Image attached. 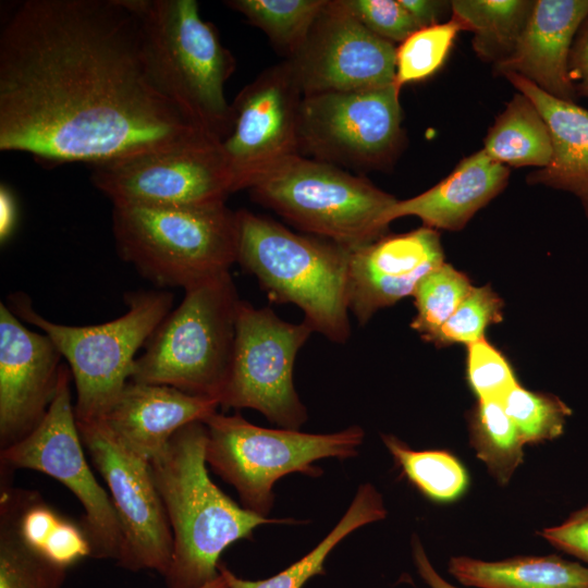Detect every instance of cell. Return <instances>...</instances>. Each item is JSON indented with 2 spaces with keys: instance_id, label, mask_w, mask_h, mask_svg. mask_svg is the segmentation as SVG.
<instances>
[{
  "instance_id": "1",
  "label": "cell",
  "mask_w": 588,
  "mask_h": 588,
  "mask_svg": "<svg viewBox=\"0 0 588 588\" xmlns=\"http://www.w3.org/2000/svg\"><path fill=\"white\" fill-rule=\"evenodd\" d=\"M198 132L150 82L127 0H23L7 11L0 30L2 151L52 166L93 164Z\"/></svg>"
},
{
  "instance_id": "2",
  "label": "cell",
  "mask_w": 588,
  "mask_h": 588,
  "mask_svg": "<svg viewBox=\"0 0 588 588\" xmlns=\"http://www.w3.org/2000/svg\"><path fill=\"white\" fill-rule=\"evenodd\" d=\"M207 427L194 421L177 430L150 461L156 488L173 537L168 588H200L216 580L219 559L232 543L252 539L265 524L294 523L258 515L235 503L210 479Z\"/></svg>"
},
{
  "instance_id": "3",
  "label": "cell",
  "mask_w": 588,
  "mask_h": 588,
  "mask_svg": "<svg viewBox=\"0 0 588 588\" xmlns=\"http://www.w3.org/2000/svg\"><path fill=\"white\" fill-rule=\"evenodd\" d=\"M154 87L196 127L222 140L232 125L224 86L235 69L216 26L195 0H127Z\"/></svg>"
},
{
  "instance_id": "4",
  "label": "cell",
  "mask_w": 588,
  "mask_h": 588,
  "mask_svg": "<svg viewBox=\"0 0 588 588\" xmlns=\"http://www.w3.org/2000/svg\"><path fill=\"white\" fill-rule=\"evenodd\" d=\"M237 261L275 303L304 313L314 332L334 343L351 334L347 302L350 250L292 232L270 218L236 211Z\"/></svg>"
},
{
  "instance_id": "5",
  "label": "cell",
  "mask_w": 588,
  "mask_h": 588,
  "mask_svg": "<svg viewBox=\"0 0 588 588\" xmlns=\"http://www.w3.org/2000/svg\"><path fill=\"white\" fill-rule=\"evenodd\" d=\"M241 299L230 272L184 290L137 356L130 381L173 387L218 403L229 380Z\"/></svg>"
},
{
  "instance_id": "6",
  "label": "cell",
  "mask_w": 588,
  "mask_h": 588,
  "mask_svg": "<svg viewBox=\"0 0 588 588\" xmlns=\"http://www.w3.org/2000/svg\"><path fill=\"white\" fill-rule=\"evenodd\" d=\"M120 258L159 287L183 290L230 272L237 261V218L225 203L186 208L113 206Z\"/></svg>"
},
{
  "instance_id": "7",
  "label": "cell",
  "mask_w": 588,
  "mask_h": 588,
  "mask_svg": "<svg viewBox=\"0 0 588 588\" xmlns=\"http://www.w3.org/2000/svg\"><path fill=\"white\" fill-rule=\"evenodd\" d=\"M127 310L96 326H68L38 314L28 296L14 293L8 307L40 329L66 360L76 389V421L101 419L130 381L136 354L171 313L173 295L166 291L126 293Z\"/></svg>"
},
{
  "instance_id": "8",
  "label": "cell",
  "mask_w": 588,
  "mask_h": 588,
  "mask_svg": "<svg viewBox=\"0 0 588 588\" xmlns=\"http://www.w3.org/2000/svg\"><path fill=\"white\" fill-rule=\"evenodd\" d=\"M249 192L298 230L350 252L385 234L397 201L362 176L301 155L273 168Z\"/></svg>"
},
{
  "instance_id": "9",
  "label": "cell",
  "mask_w": 588,
  "mask_h": 588,
  "mask_svg": "<svg viewBox=\"0 0 588 588\" xmlns=\"http://www.w3.org/2000/svg\"><path fill=\"white\" fill-rule=\"evenodd\" d=\"M203 422L207 427V464L235 488L242 506L265 517L273 506L275 481L292 473L319 477L316 461L353 457L365 437L359 426L333 433H306L262 428L240 415L217 412Z\"/></svg>"
},
{
  "instance_id": "10",
  "label": "cell",
  "mask_w": 588,
  "mask_h": 588,
  "mask_svg": "<svg viewBox=\"0 0 588 588\" xmlns=\"http://www.w3.org/2000/svg\"><path fill=\"white\" fill-rule=\"evenodd\" d=\"M299 155L355 171L390 169L405 143L400 89L383 87L303 96Z\"/></svg>"
},
{
  "instance_id": "11",
  "label": "cell",
  "mask_w": 588,
  "mask_h": 588,
  "mask_svg": "<svg viewBox=\"0 0 588 588\" xmlns=\"http://www.w3.org/2000/svg\"><path fill=\"white\" fill-rule=\"evenodd\" d=\"M89 166L93 184L113 206L199 207L225 203L233 193L221 140L205 132Z\"/></svg>"
},
{
  "instance_id": "12",
  "label": "cell",
  "mask_w": 588,
  "mask_h": 588,
  "mask_svg": "<svg viewBox=\"0 0 588 588\" xmlns=\"http://www.w3.org/2000/svg\"><path fill=\"white\" fill-rule=\"evenodd\" d=\"M72 373L63 364L57 394L39 425L17 443L0 453L4 469H32L63 483L79 501L81 527L94 559L119 561L123 534L111 497L91 473L83 451L74 403Z\"/></svg>"
},
{
  "instance_id": "13",
  "label": "cell",
  "mask_w": 588,
  "mask_h": 588,
  "mask_svg": "<svg viewBox=\"0 0 588 588\" xmlns=\"http://www.w3.org/2000/svg\"><path fill=\"white\" fill-rule=\"evenodd\" d=\"M313 332L306 321L286 322L269 307L241 301L231 371L219 406L252 408L272 424L298 430L307 411L295 390L293 368Z\"/></svg>"
},
{
  "instance_id": "14",
  "label": "cell",
  "mask_w": 588,
  "mask_h": 588,
  "mask_svg": "<svg viewBox=\"0 0 588 588\" xmlns=\"http://www.w3.org/2000/svg\"><path fill=\"white\" fill-rule=\"evenodd\" d=\"M83 445L108 486L123 534L117 564L163 577L172 561L173 537L156 488L150 461L122 445L100 420L76 421Z\"/></svg>"
},
{
  "instance_id": "15",
  "label": "cell",
  "mask_w": 588,
  "mask_h": 588,
  "mask_svg": "<svg viewBox=\"0 0 588 588\" xmlns=\"http://www.w3.org/2000/svg\"><path fill=\"white\" fill-rule=\"evenodd\" d=\"M303 94L286 61L262 71L236 96L221 148L232 192L249 189L286 159L299 155Z\"/></svg>"
},
{
  "instance_id": "16",
  "label": "cell",
  "mask_w": 588,
  "mask_h": 588,
  "mask_svg": "<svg viewBox=\"0 0 588 588\" xmlns=\"http://www.w3.org/2000/svg\"><path fill=\"white\" fill-rule=\"evenodd\" d=\"M396 46L369 30L344 0H327L287 58L303 96L394 84Z\"/></svg>"
},
{
  "instance_id": "17",
  "label": "cell",
  "mask_w": 588,
  "mask_h": 588,
  "mask_svg": "<svg viewBox=\"0 0 588 588\" xmlns=\"http://www.w3.org/2000/svg\"><path fill=\"white\" fill-rule=\"evenodd\" d=\"M62 354L45 333L27 329L0 303V446L28 436L58 391Z\"/></svg>"
},
{
  "instance_id": "18",
  "label": "cell",
  "mask_w": 588,
  "mask_h": 588,
  "mask_svg": "<svg viewBox=\"0 0 588 588\" xmlns=\"http://www.w3.org/2000/svg\"><path fill=\"white\" fill-rule=\"evenodd\" d=\"M444 262L437 230L421 226L350 252L348 309L360 326L380 309L414 294L418 282Z\"/></svg>"
},
{
  "instance_id": "19",
  "label": "cell",
  "mask_w": 588,
  "mask_h": 588,
  "mask_svg": "<svg viewBox=\"0 0 588 588\" xmlns=\"http://www.w3.org/2000/svg\"><path fill=\"white\" fill-rule=\"evenodd\" d=\"M588 16V0H536L512 54L493 65L497 75L517 74L558 99H578L567 64L576 33Z\"/></svg>"
},
{
  "instance_id": "20",
  "label": "cell",
  "mask_w": 588,
  "mask_h": 588,
  "mask_svg": "<svg viewBox=\"0 0 588 588\" xmlns=\"http://www.w3.org/2000/svg\"><path fill=\"white\" fill-rule=\"evenodd\" d=\"M219 403L162 384L128 381L100 420L125 448L151 461L182 427L204 421Z\"/></svg>"
},
{
  "instance_id": "21",
  "label": "cell",
  "mask_w": 588,
  "mask_h": 588,
  "mask_svg": "<svg viewBox=\"0 0 588 588\" xmlns=\"http://www.w3.org/2000/svg\"><path fill=\"white\" fill-rule=\"evenodd\" d=\"M509 167L481 148L462 159L453 171L426 192L399 200L388 213L390 223L401 217L419 218L425 226L460 231L470 218L506 186Z\"/></svg>"
},
{
  "instance_id": "22",
  "label": "cell",
  "mask_w": 588,
  "mask_h": 588,
  "mask_svg": "<svg viewBox=\"0 0 588 588\" xmlns=\"http://www.w3.org/2000/svg\"><path fill=\"white\" fill-rule=\"evenodd\" d=\"M505 77L534 102L551 133V161L528 174L527 182L574 194L588 218V110L550 96L520 75Z\"/></svg>"
},
{
  "instance_id": "23",
  "label": "cell",
  "mask_w": 588,
  "mask_h": 588,
  "mask_svg": "<svg viewBox=\"0 0 588 588\" xmlns=\"http://www.w3.org/2000/svg\"><path fill=\"white\" fill-rule=\"evenodd\" d=\"M448 569L475 588H588V566L555 554L500 561L452 556Z\"/></svg>"
},
{
  "instance_id": "24",
  "label": "cell",
  "mask_w": 588,
  "mask_h": 588,
  "mask_svg": "<svg viewBox=\"0 0 588 588\" xmlns=\"http://www.w3.org/2000/svg\"><path fill=\"white\" fill-rule=\"evenodd\" d=\"M0 513L10 517L28 543L66 568L90 555L81 525L54 511L37 491L2 483Z\"/></svg>"
},
{
  "instance_id": "25",
  "label": "cell",
  "mask_w": 588,
  "mask_h": 588,
  "mask_svg": "<svg viewBox=\"0 0 588 588\" xmlns=\"http://www.w3.org/2000/svg\"><path fill=\"white\" fill-rule=\"evenodd\" d=\"M388 511L382 495L370 483L359 486L355 497L338 524L306 555L284 571L262 580H246L235 576L224 564L218 571L229 588H302L316 575L324 574V561L345 537L362 526L385 518Z\"/></svg>"
},
{
  "instance_id": "26",
  "label": "cell",
  "mask_w": 588,
  "mask_h": 588,
  "mask_svg": "<svg viewBox=\"0 0 588 588\" xmlns=\"http://www.w3.org/2000/svg\"><path fill=\"white\" fill-rule=\"evenodd\" d=\"M483 151L506 167H547L552 158L549 126L534 102L516 93L495 118Z\"/></svg>"
},
{
  "instance_id": "27",
  "label": "cell",
  "mask_w": 588,
  "mask_h": 588,
  "mask_svg": "<svg viewBox=\"0 0 588 588\" xmlns=\"http://www.w3.org/2000/svg\"><path fill=\"white\" fill-rule=\"evenodd\" d=\"M535 1L454 0L452 19L474 34L473 49L493 65L507 59L515 49L530 16Z\"/></svg>"
},
{
  "instance_id": "28",
  "label": "cell",
  "mask_w": 588,
  "mask_h": 588,
  "mask_svg": "<svg viewBox=\"0 0 588 588\" xmlns=\"http://www.w3.org/2000/svg\"><path fill=\"white\" fill-rule=\"evenodd\" d=\"M468 426L477 457L500 485L509 483L523 463L525 443L501 400H478Z\"/></svg>"
},
{
  "instance_id": "29",
  "label": "cell",
  "mask_w": 588,
  "mask_h": 588,
  "mask_svg": "<svg viewBox=\"0 0 588 588\" xmlns=\"http://www.w3.org/2000/svg\"><path fill=\"white\" fill-rule=\"evenodd\" d=\"M381 439L402 475L425 497L448 503L466 491L468 474L452 453L444 450H413L393 434H381Z\"/></svg>"
},
{
  "instance_id": "30",
  "label": "cell",
  "mask_w": 588,
  "mask_h": 588,
  "mask_svg": "<svg viewBox=\"0 0 588 588\" xmlns=\"http://www.w3.org/2000/svg\"><path fill=\"white\" fill-rule=\"evenodd\" d=\"M327 0H230L231 9L260 28L290 58L303 44Z\"/></svg>"
},
{
  "instance_id": "31",
  "label": "cell",
  "mask_w": 588,
  "mask_h": 588,
  "mask_svg": "<svg viewBox=\"0 0 588 588\" xmlns=\"http://www.w3.org/2000/svg\"><path fill=\"white\" fill-rule=\"evenodd\" d=\"M66 571L28 543L0 513V588H61Z\"/></svg>"
},
{
  "instance_id": "32",
  "label": "cell",
  "mask_w": 588,
  "mask_h": 588,
  "mask_svg": "<svg viewBox=\"0 0 588 588\" xmlns=\"http://www.w3.org/2000/svg\"><path fill=\"white\" fill-rule=\"evenodd\" d=\"M473 287L468 277L450 264L436 267L418 282L414 291L416 316L411 327L430 342Z\"/></svg>"
},
{
  "instance_id": "33",
  "label": "cell",
  "mask_w": 588,
  "mask_h": 588,
  "mask_svg": "<svg viewBox=\"0 0 588 588\" xmlns=\"http://www.w3.org/2000/svg\"><path fill=\"white\" fill-rule=\"evenodd\" d=\"M462 26L451 19L428 27L419 28L409 35L395 53V86L401 88L420 82L436 73L449 54Z\"/></svg>"
},
{
  "instance_id": "34",
  "label": "cell",
  "mask_w": 588,
  "mask_h": 588,
  "mask_svg": "<svg viewBox=\"0 0 588 588\" xmlns=\"http://www.w3.org/2000/svg\"><path fill=\"white\" fill-rule=\"evenodd\" d=\"M501 403L525 444L559 438L572 415L569 406L558 396L529 391L520 384L509 391Z\"/></svg>"
},
{
  "instance_id": "35",
  "label": "cell",
  "mask_w": 588,
  "mask_h": 588,
  "mask_svg": "<svg viewBox=\"0 0 588 588\" xmlns=\"http://www.w3.org/2000/svg\"><path fill=\"white\" fill-rule=\"evenodd\" d=\"M503 319V302L490 285L474 286L453 315L430 340L437 346L485 339L486 329Z\"/></svg>"
},
{
  "instance_id": "36",
  "label": "cell",
  "mask_w": 588,
  "mask_h": 588,
  "mask_svg": "<svg viewBox=\"0 0 588 588\" xmlns=\"http://www.w3.org/2000/svg\"><path fill=\"white\" fill-rule=\"evenodd\" d=\"M466 373L478 400H501L519 384L510 362L486 339L467 345Z\"/></svg>"
},
{
  "instance_id": "37",
  "label": "cell",
  "mask_w": 588,
  "mask_h": 588,
  "mask_svg": "<svg viewBox=\"0 0 588 588\" xmlns=\"http://www.w3.org/2000/svg\"><path fill=\"white\" fill-rule=\"evenodd\" d=\"M344 3L369 30L394 45L419 29L400 0H344Z\"/></svg>"
},
{
  "instance_id": "38",
  "label": "cell",
  "mask_w": 588,
  "mask_h": 588,
  "mask_svg": "<svg viewBox=\"0 0 588 588\" xmlns=\"http://www.w3.org/2000/svg\"><path fill=\"white\" fill-rule=\"evenodd\" d=\"M539 535L588 566V504L573 512L562 524L542 529Z\"/></svg>"
},
{
  "instance_id": "39",
  "label": "cell",
  "mask_w": 588,
  "mask_h": 588,
  "mask_svg": "<svg viewBox=\"0 0 588 588\" xmlns=\"http://www.w3.org/2000/svg\"><path fill=\"white\" fill-rule=\"evenodd\" d=\"M567 72L577 97L588 98V16L579 26L571 47Z\"/></svg>"
},
{
  "instance_id": "40",
  "label": "cell",
  "mask_w": 588,
  "mask_h": 588,
  "mask_svg": "<svg viewBox=\"0 0 588 588\" xmlns=\"http://www.w3.org/2000/svg\"><path fill=\"white\" fill-rule=\"evenodd\" d=\"M400 2L419 28L441 23L440 19L451 9V1L400 0Z\"/></svg>"
},
{
  "instance_id": "41",
  "label": "cell",
  "mask_w": 588,
  "mask_h": 588,
  "mask_svg": "<svg viewBox=\"0 0 588 588\" xmlns=\"http://www.w3.org/2000/svg\"><path fill=\"white\" fill-rule=\"evenodd\" d=\"M412 552L419 576L430 588H458L442 578L434 569L420 540L416 536L412 539Z\"/></svg>"
},
{
  "instance_id": "42",
  "label": "cell",
  "mask_w": 588,
  "mask_h": 588,
  "mask_svg": "<svg viewBox=\"0 0 588 588\" xmlns=\"http://www.w3.org/2000/svg\"><path fill=\"white\" fill-rule=\"evenodd\" d=\"M16 222V205L7 186L0 188V238L5 242L12 234Z\"/></svg>"
},
{
  "instance_id": "43",
  "label": "cell",
  "mask_w": 588,
  "mask_h": 588,
  "mask_svg": "<svg viewBox=\"0 0 588 588\" xmlns=\"http://www.w3.org/2000/svg\"><path fill=\"white\" fill-rule=\"evenodd\" d=\"M200 588H229V587H228V584H226L225 579L220 574V576L216 580H213L212 583L207 584V585H205L204 587H200Z\"/></svg>"
}]
</instances>
